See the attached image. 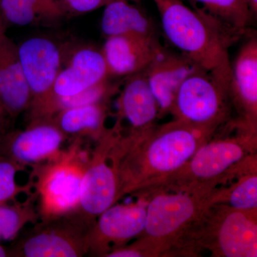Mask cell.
Instances as JSON below:
<instances>
[{"label":"cell","instance_id":"6da1fadb","mask_svg":"<svg viewBox=\"0 0 257 257\" xmlns=\"http://www.w3.org/2000/svg\"><path fill=\"white\" fill-rule=\"evenodd\" d=\"M215 131L175 119L116 139L110 157L117 170L119 198L167 184Z\"/></svg>","mask_w":257,"mask_h":257},{"label":"cell","instance_id":"7a4b0ae2","mask_svg":"<svg viewBox=\"0 0 257 257\" xmlns=\"http://www.w3.org/2000/svg\"><path fill=\"white\" fill-rule=\"evenodd\" d=\"M170 43L199 67L231 82L228 50L241 35L230 31L182 0H153Z\"/></svg>","mask_w":257,"mask_h":257},{"label":"cell","instance_id":"3957f363","mask_svg":"<svg viewBox=\"0 0 257 257\" xmlns=\"http://www.w3.org/2000/svg\"><path fill=\"white\" fill-rule=\"evenodd\" d=\"M178 191L158 193L147 203L145 233L138 242L147 256L163 253L189 226L201 220L209 208L219 203V191Z\"/></svg>","mask_w":257,"mask_h":257},{"label":"cell","instance_id":"277c9868","mask_svg":"<svg viewBox=\"0 0 257 257\" xmlns=\"http://www.w3.org/2000/svg\"><path fill=\"white\" fill-rule=\"evenodd\" d=\"M231 82L200 69L179 88L171 113L175 119L216 130L229 119Z\"/></svg>","mask_w":257,"mask_h":257},{"label":"cell","instance_id":"5b68a950","mask_svg":"<svg viewBox=\"0 0 257 257\" xmlns=\"http://www.w3.org/2000/svg\"><path fill=\"white\" fill-rule=\"evenodd\" d=\"M255 135V130L248 128L239 136L209 140L168 182H176L178 188L214 190L231 169L247 157Z\"/></svg>","mask_w":257,"mask_h":257},{"label":"cell","instance_id":"8992f818","mask_svg":"<svg viewBox=\"0 0 257 257\" xmlns=\"http://www.w3.org/2000/svg\"><path fill=\"white\" fill-rule=\"evenodd\" d=\"M93 226L77 211L45 219L22 240L15 253L25 257L82 256L89 250Z\"/></svg>","mask_w":257,"mask_h":257},{"label":"cell","instance_id":"52a82bcc","mask_svg":"<svg viewBox=\"0 0 257 257\" xmlns=\"http://www.w3.org/2000/svg\"><path fill=\"white\" fill-rule=\"evenodd\" d=\"M116 138L104 133L92 160L86 165L77 211L87 217L99 216L119 199L117 170L110 151Z\"/></svg>","mask_w":257,"mask_h":257},{"label":"cell","instance_id":"ba28073f","mask_svg":"<svg viewBox=\"0 0 257 257\" xmlns=\"http://www.w3.org/2000/svg\"><path fill=\"white\" fill-rule=\"evenodd\" d=\"M74 157L64 155L40 176V210L45 219L66 215L78 209L86 165Z\"/></svg>","mask_w":257,"mask_h":257},{"label":"cell","instance_id":"9c48e42d","mask_svg":"<svg viewBox=\"0 0 257 257\" xmlns=\"http://www.w3.org/2000/svg\"><path fill=\"white\" fill-rule=\"evenodd\" d=\"M221 209V208H220ZM256 209L241 210L224 206L211 218L206 242L215 256H257Z\"/></svg>","mask_w":257,"mask_h":257},{"label":"cell","instance_id":"30bf717a","mask_svg":"<svg viewBox=\"0 0 257 257\" xmlns=\"http://www.w3.org/2000/svg\"><path fill=\"white\" fill-rule=\"evenodd\" d=\"M200 69H204L187 56L175 53L159 44L153 58L144 70L158 104L159 115L172 111L182 83Z\"/></svg>","mask_w":257,"mask_h":257},{"label":"cell","instance_id":"8fae6325","mask_svg":"<svg viewBox=\"0 0 257 257\" xmlns=\"http://www.w3.org/2000/svg\"><path fill=\"white\" fill-rule=\"evenodd\" d=\"M64 138L52 119H35L24 131L8 134L0 144V155L22 166L40 163L55 156Z\"/></svg>","mask_w":257,"mask_h":257},{"label":"cell","instance_id":"7c38bea8","mask_svg":"<svg viewBox=\"0 0 257 257\" xmlns=\"http://www.w3.org/2000/svg\"><path fill=\"white\" fill-rule=\"evenodd\" d=\"M18 52L25 78L31 91L32 106L50 92L61 70V52L52 40L36 37L22 43Z\"/></svg>","mask_w":257,"mask_h":257},{"label":"cell","instance_id":"4fadbf2b","mask_svg":"<svg viewBox=\"0 0 257 257\" xmlns=\"http://www.w3.org/2000/svg\"><path fill=\"white\" fill-rule=\"evenodd\" d=\"M146 206L138 202L113 204L99 216L89 236V250L104 251L109 243L121 245L143 233L146 222Z\"/></svg>","mask_w":257,"mask_h":257},{"label":"cell","instance_id":"5bb4252c","mask_svg":"<svg viewBox=\"0 0 257 257\" xmlns=\"http://www.w3.org/2000/svg\"><path fill=\"white\" fill-rule=\"evenodd\" d=\"M31 91L24 75L18 46L0 26V105L11 119L31 106Z\"/></svg>","mask_w":257,"mask_h":257},{"label":"cell","instance_id":"9a60e30c","mask_svg":"<svg viewBox=\"0 0 257 257\" xmlns=\"http://www.w3.org/2000/svg\"><path fill=\"white\" fill-rule=\"evenodd\" d=\"M231 94L241 114V121L256 130L257 40L248 39L231 66Z\"/></svg>","mask_w":257,"mask_h":257},{"label":"cell","instance_id":"2e32d148","mask_svg":"<svg viewBox=\"0 0 257 257\" xmlns=\"http://www.w3.org/2000/svg\"><path fill=\"white\" fill-rule=\"evenodd\" d=\"M159 44L157 38L135 35L107 37L101 53L108 75L131 76L143 72L151 62Z\"/></svg>","mask_w":257,"mask_h":257},{"label":"cell","instance_id":"e0dca14e","mask_svg":"<svg viewBox=\"0 0 257 257\" xmlns=\"http://www.w3.org/2000/svg\"><path fill=\"white\" fill-rule=\"evenodd\" d=\"M108 76L102 53L92 48L81 49L72 56L69 65L61 69L50 92L44 98L73 95L101 82Z\"/></svg>","mask_w":257,"mask_h":257},{"label":"cell","instance_id":"ac0fdd59","mask_svg":"<svg viewBox=\"0 0 257 257\" xmlns=\"http://www.w3.org/2000/svg\"><path fill=\"white\" fill-rule=\"evenodd\" d=\"M119 111L131 125L132 134L153 127L159 106L144 71L130 76L126 81L119 97Z\"/></svg>","mask_w":257,"mask_h":257},{"label":"cell","instance_id":"d6986e66","mask_svg":"<svg viewBox=\"0 0 257 257\" xmlns=\"http://www.w3.org/2000/svg\"><path fill=\"white\" fill-rule=\"evenodd\" d=\"M101 28L106 37L135 35L157 38L151 20L127 0H111L105 5Z\"/></svg>","mask_w":257,"mask_h":257},{"label":"cell","instance_id":"ffe728a7","mask_svg":"<svg viewBox=\"0 0 257 257\" xmlns=\"http://www.w3.org/2000/svg\"><path fill=\"white\" fill-rule=\"evenodd\" d=\"M0 13L5 26L54 23L65 14L55 0H1Z\"/></svg>","mask_w":257,"mask_h":257},{"label":"cell","instance_id":"44dd1931","mask_svg":"<svg viewBox=\"0 0 257 257\" xmlns=\"http://www.w3.org/2000/svg\"><path fill=\"white\" fill-rule=\"evenodd\" d=\"M104 102L79 106L57 113L52 121L64 135H104Z\"/></svg>","mask_w":257,"mask_h":257},{"label":"cell","instance_id":"7402d4cb","mask_svg":"<svg viewBox=\"0 0 257 257\" xmlns=\"http://www.w3.org/2000/svg\"><path fill=\"white\" fill-rule=\"evenodd\" d=\"M193 9L230 31L242 35L251 13L246 0H189Z\"/></svg>","mask_w":257,"mask_h":257},{"label":"cell","instance_id":"603a6c76","mask_svg":"<svg viewBox=\"0 0 257 257\" xmlns=\"http://www.w3.org/2000/svg\"><path fill=\"white\" fill-rule=\"evenodd\" d=\"M219 203H229V207L241 210L256 209L257 176L251 172L241 177L234 185L219 191Z\"/></svg>","mask_w":257,"mask_h":257},{"label":"cell","instance_id":"cb8c5ba5","mask_svg":"<svg viewBox=\"0 0 257 257\" xmlns=\"http://www.w3.org/2000/svg\"><path fill=\"white\" fill-rule=\"evenodd\" d=\"M34 215L32 208L28 205L0 204V242L16 237Z\"/></svg>","mask_w":257,"mask_h":257},{"label":"cell","instance_id":"d4e9b609","mask_svg":"<svg viewBox=\"0 0 257 257\" xmlns=\"http://www.w3.org/2000/svg\"><path fill=\"white\" fill-rule=\"evenodd\" d=\"M23 166L9 157L0 155V204L14 200L25 187L17 183V174Z\"/></svg>","mask_w":257,"mask_h":257},{"label":"cell","instance_id":"484cf974","mask_svg":"<svg viewBox=\"0 0 257 257\" xmlns=\"http://www.w3.org/2000/svg\"><path fill=\"white\" fill-rule=\"evenodd\" d=\"M111 0H55L64 13H86L105 6Z\"/></svg>","mask_w":257,"mask_h":257},{"label":"cell","instance_id":"4316f807","mask_svg":"<svg viewBox=\"0 0 257 257\" xmlns=\"http://www.w3.org/2000/svg\"><path fill=\"white\" fill-rule=\"evenodd\" d=\"M11 118L9 115L5 112L0 105V144L3 141L5 137L7 136L9 132H8V125H9L10 120Z\"/></svg>","mask_w":257,"mask_h":257},{"label":"cell","instance_id":"83f0119b","mask_svg":"<svg viewBox=\"0 0 257 257\" xmlns=\"http://www.w3.org/2000/svg\"><path fill=\"white\" fill-rule=\"evenodd\" d=\"M248 8L251 15H256L257 13V0H246Z\"/></svg>","mask_w":257,"mask_h":257},{"label":"cell","instance_id":"f1b7e54d","mask_svg":"<svg viewBox=\"0 0 257 257\" xmlns=\"http://www.w3.org/2000/svg\"><path fill=\"white\" fill-rule=\"evenodd\" d=\"M8 251H7L6 248L4 246L0 244V257H5L8 256Z\"/></svg>","mask_w":257,"mask_h":257},{"label":"cell","instance_id":"f546056e","mask_svg":"<svg viewBox=\"0 0 257 257\" xmlns=\"http://www.w3.org/2000/svg\"><path fill=\"white\" fill-rule=\"evenodd\" d=\"M0 2H1V0H0ZM0 26H5L4 25V23H3V20H2V17H1V13H0Z\"/></svg>","mask_w":257,"mask_h":257}]
</instances>
